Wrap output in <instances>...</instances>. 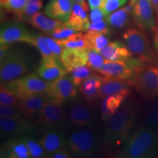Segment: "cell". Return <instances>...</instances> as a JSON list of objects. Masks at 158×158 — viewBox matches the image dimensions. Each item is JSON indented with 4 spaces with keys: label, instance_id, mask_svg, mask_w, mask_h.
<instances>
[{
    "label": "cell",
    "instance_id": "obj_1",
    "mask_svg": "<svg viewBox=\"0 0 158 158\" xmlns=\"http://www.w3.org/2000/svg\"><path fill=\"white\" fill-rule=\"evenodd\" d=\"M158 154V135L149 126L141 127L130 135L117 157L124 158L155 157Z\"/></svg>",
    "mask_w": 158,
    "mask_h": 158
},
{
    "label": "cell",
    "instance_id": "obj_2",
    "mask_svg": "<svg viewBox=\"0 0 158 158\" xmlns=\"http://www.w3.org/2000/svg\"><path fill=\"white\" fill-rule=\"evenodd\" d=\"M138 117L137 108L133 103L128 102L118 109L106 122L105 140L110 145H115L126 141L135 125Z\"/></svg>",
    "mask_w": 158,
    "mask_h": 158
},
{
    "label": "cell",
    "instance_id": "obj_3",
    "mask_svg": "<svg viewBox=\"0 0 158 158\" xmlns=\"http://www.w3.org/2000/svg\"><path fill=\"white\" fill-rule=\"evenodd\" d=\"M0 61V78L1 81L4 82L19 78L32 68L30 57L20 49L10 48Z\"/></svg>",
    "mask_w": 158,
    "mask_h": 158
},
{
    "label": "cell",
    "instance_id": "obj_4",
    "mask_svg": "<svg viewBox=\"0 0 158 158\" xmlns=\"http://www.w3.org/2000/svg\"><path fill=\"white\" fill-rule=\"evenodd\" d=\"M50 82L45 81L37 73H30L22 77L2 83L1 86L11 91L18 99L34 94H47Z\"/></svg>",
    "mask_w": 158,
    "mask_h": 158
},
{
    "label": "cell",
    "instance_id": "obj_5",
    "mask_svg": "<svg viewBox=\"0 0 158 158\" xmlns=\"http://www.w3.org/2000/svg\"><path fill=\"white\" fill-rule=\"evenodd\" d=\"M145 63L138 57H131L127 60L106 59L102 68L98 72L102 76L107 78L133 80L136 75L145 68Z\"/></svg>",
    "mask_w": 158,
    "mask_h": 158
},
{
    "label": "cell",
    "instance_id": "obj_6",
    "mask_svg": "<svg viewBox=\"0 0 158 158\" xmlns=\"http://www.w3.org/2000/svg\"><path fill=\"white\" fill-rule=\"evenodd\" d=\"M124 44L130 52L144 62H152L155 60L154 51L145 31L140 28H129L122 36Z\"/></svg>",
    "mask_w": 158,
    "mask_h": 158
},
{
    "label": "cell",
    "instance_id": "obj_7",
    "mask_svg": "<svg viewBox=\"0 0 158 158\" xmlns=\"http://www.w3.org/2000/svg\"><path fill=\"white\" fill-rule=\"evenodd\" d=\"M133 87L144 100L158 95V67L149 65L140 71L133 80Z\"/></svg>",
    "mask_w": 158,
    "mask_h": 158
},
{
    "label": "cell",
    "instance_id": "obj_8",
    "mask_svg": "<svg viewBox=\"0 0 158 158\" xmlns=\"http://www.w3.org/2000/svg\"><path fill=\"white\" fill-rule=\"evenodd\" d=\"M67 147L71 152L78 157H91L95 150V138L89 130H77L69 136Z\"/></svg>",
    "mask_w": 158,
    "mask_h": 158
},
{
    "label": "cell",
    "instance_id": "obj_9",
    "mask_svg": "<svg viewBox=\"0 0 158 158\" xmlns=\"http://www.w3.org/2000/svg\"><path fill=\"white\" fill-rule=\"evenodd\" d=\"M132 15L138 28L153 32L157 23L151 0H138L133 6Z\"/></svg>",
    "mask_w": 158,
    "mask_h": 158
},
{
    "label": "cell",
    "instance_id": "obj_10",
    "mask_svg": "<svg viewBox=\"0 0 158 158\" xmlns=\"http://www.w3.org/2000/svg\"><path fill=\"white\" fill-rule=\"evenodd\" d=\"M34 34L31 33L22 23L12 21L4 23L0 31L1 44H12L13 43L21 42L30 44Z\"/></svg>",
    "mask_w": 158,
    "mask_h": 158
},
{
    "label": "cell",
    "instance_id": "obj_11",
    "mask_svg": "<svg viewBox=\"0 0 158 158\" xmlns=\"http://www.w3.org/2000/svg\"><path fill=\"white\" fill-rule=\"evenodd\" d=\"M47 94L51 100L63 103L69 100H72L77 95L76 86L71 80L70 77L63 76L50 81Z\"/></svg>",
    "mask_w": 158,
    "mask_h": 158
},
{
    "label": "cell",
    "instance_id": "obj_12",
    "mask_svg": "<svg viewBox=\"0 0 158 158\" xmlns=\"http://www.w3.org/2000/svg\"><path fill=\"white\" fill-rule=\"evenodd\" d=\"M1 133L6 137H23L32 133L35 126L27 119L19 120L15 118H0Z\"/></svg>",
    "mask_w": 158,
    "mask_h": 158
},
{
    "label": "cell",
    "instance_id": "obj_13",
    "mask_svg": "<svg viewBox=\"0 0 158 158\" xmlns=\"http://www.w3.org/2000/svg\"><path fill=\"white\" fill-rule=\"evenodd\" d=\"M68 73L60 59L57 57L43 58L37 68V74L45 81H52Z\"/></svg>",
    "mask_w": 158,
    "mask_h": 158
},
{
    "label": "cell",
    "instance_id": "obj_14",
    "mask_svg": "<svg viewBox=\"0 0 158 158\" xmlns=\"http://www.w3.org/2000/svg\"><path fill=\"white\" fill-rule=\"evenodd\" d=\"M49 100H51V98L47 94H34L19 99L16 106L24 117L31 118L37 115Z\"/></svg>",
    "mask_w": 158,
    "mask_h": 158
},
{
    "label": "cell",
    "instance_id": "obj_15",
    "mask_svg": "<svg viewBox=\"0 0 158 158\" xmlns=\"http://www.w3.org/2000/svg\"><path fill=\"white\" fill-rule=\"evenodd\" d=\"M132 86H133V80L102 76V84L99 89V98L103 99L106 96L114 94H123L128 97L130 94Z\"/></svg>",
    "mask_w": 158,
    "mask_h": 158
},
{
    "label": "cell",
    "instance_id": "obj_16",
    "mask_svg": "<svg viewBox=\"0 0 158 158\" xmlns=\"http://www.w3.org/2000/svg\"><path fill=\"white\" fill-rule=\"evenodd\" d=\"M40 143L44 148L48 157L58 150L66 148L67 141L62 132L56 128H48L40 138Z\"/></svg>",
    "mask_w": 158,
    "mask_h": 158
},
{
    "label": "cell",
    "instance_id": "obj_17",
    "mask_svg": "<svg viewBox=\"0 0 158 158\" xmlns=\"http://www.w3.org/2000/svg\"><path fill=\"white\" fill-rule=\"evenodd\" d=\"M68 118L71 123L79 127H86L91 124L93 120V113L87 102L76 101L71 104Z\"/></svg>",
    "mask_w": 158,
    "mask_h": 158
},
{
    "label": "cell",
    "instance_id": "obj_18",
    "mask_svg": "<svg viewBox=\"0 0 158 158\" xmlns=\"http://www.w3.org/2000/svg\"><path fill=\"white\" fill-rule=\"evenodd\" d=\"M73 0H51L45 7V14L63 23L68 22L73 11Z\"/></svg>",
    "mask_w": 158,
    "mask_h": 158
},
{
    "label": "cell",
    "instance_id": "obj_19",
    "mask_svg": "<svg viewBox=\"0 0 158 158\" xmlns=\"http://www.w3.org/2000/svg\"><path fill=\"white\" fill-rule=\"evenodd\" d=\"M64 116L62 103L51 100L43 106L37 115V124L50 125L60 122Z\"/></svg>",
    "mask_w": 158,
    "mask_h": 158
},
{
    "label": "cell",
    "instance_id": "obj_20",
    "mask_svg": "<svg viewBox=\"0 0 158 158\" xmlns=\"http://www.w3.org/2000/svg\"><path fill=\"white\" fill-rule=\"evenodd\" d=\"M87 50L86 48H64L60 59L68 73L76 67L86 65L88 62Z\"/></svg>",
    "mask_w": 158,
    "mask_h": 158
},
{
    "label": "cell",
    "instance_id": "obj_21",
    "mask_svg": "<svg viewBox=\"0 0 158 158\" xmlns=\"http://www.w3.org/2000/svg\"><path fill=\"white\" fill-rule=\"evenodd\" d=\"M1 157L9 158L31 157L24 138L14 137L6 141L3 147H2Z\"/></svg>",
    "mask_w": 158,
    "mask_h": 158
},
{
    "label": "cell",
    "instance_id": "obj_22",
    "mask_svg": "<svg viewBox=\"0 0 158 158\" xmlns=\"http://www.w3.org/2000/svg\"><path fill=\"white\" fill-rule=\"evenodd\" d=\"M102 76L96 73H92V76L79 85V91L89 104L94 102L97 98H99V89L102 84Z\"/></svg>",
    "mask_w": 158,
    "mask_h": 158
},
{
    "label": "cell",
    "instance_id": "obj_23",
    "mask_svg": "<svg viewBox=\"0 0 158 158\" xmlns=\"http://www.w3.org/2000/svg\"><path fill=\"white\" fill-rule=\"evenodd\" d=\"M100 53L106 59L112 61L127 60L133 56L124 43L118 40L110 43L100 50Z\"/></svg>",
    "mask_w": 158,
    "mask_h": 158
},
{
    "label": "cell",
    "instance_id": "obj_24",
    "mask_svg": "<svg viewBox=\"0 0 158 158\" xmlns=\"http://www.w3.org/2000/svg\"><path fill=\"white\" fill-rule=\"evenodd\" d=\"M127 97L123 94H114L106 96L102 99L101 104L102 121L106 123L118 111Z\"/></svg>",
    "mask_w": 158,
    "mask_h": 158
},
{
    "label": "cell",
    "instance_id": "obj_25",
    "mask_svg": "<svg viewBox=\"0 0 158 158\" xmlns=\"http://www.w3.org/2000/svg\"><path fill=\"white\" fill-rule=\"evenodd\" d=\"M86 13L87 12L80 4L74 2L70 19L65 23L76 31H87L89 28L90 21Z\"/></svg>",
    "mask_w": 158,
    "mask_h": 158
},
{
    "label": "cell",
    "instance_id": "obj_26",
    "mask_svg": "<svg viewBox=\"0 0 158 158\" xmlns=\"http://www.w3.org/2000/svg\"><path fill=\"white\" fill-rule=\"evenodd\" d=\"M28 21L35 28L50 35L54 32V30L64 23L58 20L56 21L53 19H51L50 17H46L43 13H35Z\"/></svg>",
    "mask_w": 158,
    "mask_h": 158
},
{
    "label": "cell",
    "instance_id": "obj_27",
    "mask_svg": "<svg viewBox=\"0 0 158 158\" xmlns=\"http://www.w3.org/2000/svg\"><path fill=\"white\" fill-rule=\"evenodd\" d=\"M110 43V40L106 35L99 31L88 30L85 34V44L87 49L100 51Z\"/></svg>",
    "mask_w": 158,
    "mask_h": 158
},
{
    "label": "cell",
    "instance_id": "obj_28",
    "mask_svg": "<svg viewBox=\"0 0 158 158\" xmlns=\"http://www.w3.org/2000/svg\"><path fill=\"white\" fill-rule=\"evenodd\" d=\"M131 13V12L128 10L125 7H122L106 16V20L111 27L116 29H121L127 24L129 16Z\"/></svg>",
    "mask_w": 158,
    "mask_h": 158
},
{
    "label": "cell",
    "instance_id": "obj_29",
    "mask_svg": "<svg viewBox=\"0 0 158 158\" xmlns=\"http://www.w3.org/2000/svg\"><path fill=\"white\" fill-rule=\"evenodd\" d=\"M27 0H0L2 7L21 19Z\"/></svg>",
    "mask_w": 158,
    "mask_h": 158
},
{
    "label": "cell",
    "instance_id": "obj_30",
    "mask_svg": "<svg viewBox=\"0 0 158 158\" xmlns=\"http://www.w3.org/2000/svg\"><path fill=\"white\" fill-rule=\"evenodd\" d=\"M30 44L36 47L39 52L40 53L42 58L56 57L52 52V51L51 50V48H49L46 41V37L43 36V35L34 34Z\"/></svg>",
    "mask_w": 158,
    "mask_h": 158
},
{
    "label": "cell",
    "instance_id": "obj_31",
    "mask_svg": "<svg viewBox=\"0 0 158 158\" xmlns=\"http://www.w3.org/2000/svg\"><path fill=\"white\" fill-rule=\"evenodd\" d=\"M56 40L64 48H86L85 35L83 34L82 32H76L69 36L68 38Z\"/></svg>",
    "mask_w": 158,
    "mask_h": 158
},
{
    "label": "cell",
    "instance_id": "obj_32",
    "mask_svg": "<svg viewBox=\"0 0 158 158\" xmlns=\"http://www.w3.org/2000/svg\"><path fill=\"white\" fill-rule=\"evenodd\" d=\"M92 69H90L89 67L87 65H81V66L76 67L73 69L70 72V78L73 81V84L76 87H78L79 85L89 78L90 76H92L93 73L92 72Z\"/></svg>",
    "mask_w": 158,
    "mask_h": 158
},
{
    "label": "cell",
    "instance_id": "obj_33",
    "mask_svg": "<svg viewBox=\"0 0 158 158\" xmlns=\"http://www.w3.org/2000/svg\"><path fill=\"white\" fill-rule=\"evenodd\" d=\"M88 62L87 65L91 69L96 71H99L102 68L106 59L100 54V51L93 49H88Z\"/></svg>",
    "mask_w": 158,
    "mask_h": 158
},
{
    "label": "cell",
    "instance_id": "obj_34",
    "mask_svg": "<svg viewBox=\"0 0 158 158\" xmlns=\"http://www.w3.org/2000/svg\"><path fill=\"white\" fill-rule=\"evenodd\" d=\"M26 143L28 147L29 153H30L31 157L33 158H43L48 157L47 154L45 152L44 148L41 145L40 143H38L32 138H31L29 136H23Z\"/></svg>",
    "mask_w": 158,
    "mask_h": 158
},
{
    "label": "cell",
    "instance_id": "obj_35",
    "mask_svg": "<svg viewBox=\"0 0 158 158\" xmlns=\"http://www.w3.org/2000/svg\"><path fill=\"white\" fill-rule=\"evenodd\" d=\"M43 7L42 0H27V5L23 10L21 19H25L29 21V19L38 13V11Z\"/></svg>",
    "mask_w": 158,
    "mask_h": 158
},
{
    "label": "cell",
    "instance_id": "obj_36",
    "mask_svg": "<svg viewBox=\"0 0 158 158\" xmlns=\"http://www.w3.org/2000/svg\"><path fill=\"white\" fill-rule=\"evenodd\" d=\"M19 99L13 92L1 86L0 89V102L6 106H16Z\"/></svg>",
    "mask_w": 158,
    "mask_h": 158
},
{
    "label": "cell",
    "instance_id": "obj_37",
    "mask_svg": "<svg viewBox=\"0 0 158 158\" xmlns=\"http://www.w3.org/2000/svg\"><path fill=\"white\" fill-rule=\"evenodd\" d=\"M147 123L151 127L158 125V95L155 98V101L150 106L147 116Z\"/></svg>",
    "mask_w": 158,
    "mask_h": 158
},
{
    "label": "cell",
    "instance_id": "obj_38",
    "mask_svg": "<svg viewBox=\"0 0 158 158\" xmlns=\"http://www.w3.org/2000/svg\"><path fill=\"white\" fill-rule=\"evenodd\" d=\"M0 116L1 117L15 118V119L19 120L25 119L24 116L22 114H21V113L18 112L14 108L11 107L10 106H6V105L2 104H1V106H0Z\"/></svg>",
    "mask_w": 158,
    "mask_h": 158
},
{
    "label": "cell",
    "instance_id": "obj_39",
    "mask_svg": "<svg viewBox=\"0 0 158 158\" xmlns=\"http://www.w3.org/2000/svg\"><path fill=\"white\" fill-rule=\"evenodd\" d=\"M76 30H74L73 29L71 28L70 27H69L68 25H67L64 23L62 26H61L59 28H57L56 30H54V32L51 35L53 38L56 40H62L68 38L71 35L76 33Z\"/></svg>",
    "mask_w": 158,
    "mask_h": 158
},
{
    "label": "cell",
    "instance_id": "obj_40",
    "mask_svg": "<svg viewBox=\"0 0 158 158\" xmlns=\"http://www.w3.org/2000/svg\"><path fill=\"white\" fill-rule=\"evenodd\" d=\"M126 2L127 0H105L104 5L102 9L106 16H108L114 11L116 10L122 5H124Z\"/></svg>",
    "mask_w": 158,
    "mask_h": 158
},
{
    "label": "cell",
    "instance_id": "obj_41",
    "mask_svg": "<svg viewBox=\"0 0 158 158\" xmlns=\"http://www.w3.org/2000/svg\"><path fill=\"white\" fill-rule=\"evenodd\" d=\"M107 21L104 19L99 20L97 21H91L89 30H93L103 33L105 35H108L110 33V30Z\"/></svg>",
    "mask_w": 158,
    "mask_h": 158
},
{
    "label": "cell",
    "instance_id": "obj_42",
    "mask_svg": "<svg viewBox=\"0 0 158 158\" xmlns=\"http://www.w3.org/2000/svg\"><path fill=\"white\" fill-rule=\"evenodd\" d=\"M46 41L48 43L49 48H51V50L52 51V52L54 53L55 56L57 58L61 59V56H62V51L64 49L62 48V45L57 42V40L54 38H51V37H46Z\"/></svg>",
    "mask_w": 158,
    "mask_h": 158
},
{
    "label": "cell",
    "instance_id": "obj_43",
    "mask_svg": "<svg viewBox=\"0 0 158 158\" xmlns=\"http://www.w3.org/2000/svg\"><path fill=\"white\" fill-rule=\"evenodd\" d=\"M89 16L91 21H97L99 20L103 19V18L106 17L103 10L101 8L91 9Z\"/></svg>",
    "mask_w": 158,
    "mask_h": 158
},
{
    "label": "cell",
    "instance_id": "obj_44",
    "mask_svg": "<svg viewBox=\"0 0 158 158\" xmlns=\"http://www.w3.org/2000/svg\"><path fill=\"white\" fill-rule=\"evenodd\" d=\"M71 152L68 149V147L63 148L58 150L56 152L50 156L51 158H70L72 157Z\"/></svg>",
    "mask_w": 158,
    "mask_h": 158
},
{
    "label": "cell",
    "instance_id": "obj_45",
    "mask_svg": "<svg viewBox=\"0 0 158 158\" xmlns=\"http://www.w3.org/2000/svg\"><path fill=\"white\" fill-rule=\"evenodd\" d=\"M89 6L90 9L94 8H102L103 7L105 0H88Z\"/></svg>",
    "mask_w": 158,
    "mask_h": 158
},
{
    "label": "cell",
    "instance_id": "obj_46",
    "mask_svg": "<svg viewBox=\"0 0 158 158\" xmlns=\"http://www.w3.org/2000/svg\"><path fill=\"white\" fill-rule=\"evenodd\" d=\"M153 36V40H154V45H155V48L158 53V27L156 26L155 30L153 31V32L152 33Z\"/></svg>",
    "mask_w": 158,
    "mask_h": 158
},
{
    "label": "cell",
    "instance_id": "obj_47",
    "mask_svg": "<svg viewBox=\"0 0 158 158\" xmlns=\"http://www.w3.org/2000/svg\"><path fill=\"white\" fill-rule=\"evenodd\" d=\"M152 5L155 12V15L156 18V23L158 27V0H151Z\"/></svg>",
    "mask_w": 158,
    "mask_h": 158
},
{
    "label": "cell",
    "instance_id": "obj_48",
    "mask_svg": "<svg viewBox=\"0 0 158 158\" xmlns=\"http://www.w3.org/2000/svg\"><path fill=\"white\" fill-rule=\"evenodd\" d=\"M73 1L75 2L80 4V5L83 7V8H84L86 12L89 10V7H88L87 4H86V0H73Z\"/></svg>",
    "mask_w": 158,
    "mask_h": 158
},
{
    "label": "cell",
    "instance_id": "obj_49",
    "mask_svg": "<svg viewBox=\"0 0 158 158\" xmlns=\"http://www.w3.org/2000/svg\"><path fill=\"white\" fill-rule=\"evenodd\" d=\"M138 1V0H130V4L131 5H133V6H134L135 5V3L137 2Z\"/></svg>",
    "mask_w": 158,
    "mask_h": 158
}]
</instances>
